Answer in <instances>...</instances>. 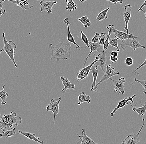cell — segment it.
I'll return each mask as SVG.
<instances>
[{
  "instance_id": "6da1fadb",
  "label": "cell",
  "mask_w": 146,
  "mask_h": 144,
  "mask_svg": "<svg viewBox=\"0 0 146 144\" xmlns=\"http://www.w3.org/2000/svg\"><path fill=\"white\" fill-rule=\"evenodd\" d=\"M49 47L52 52L51 60H56L59 61L71 59V45L70 44L65 43H59L57 45L50 44Z\"/></svg>"
},
{
  "instance_id": "7a4b0ae2",
  "label": "cell",
  "mask_w": 146,
  "mask_h": 144,
  "mask_svg": "<svg viewBox=\"0 0 146 144\" xmlns=\"http://www.w3.org/2000/svg\"><path fill=\"white\" fill-rule=\"evenodd\" d=\"M22 119L17 115L15 112L12 111L9 114H0V130L6 131L12 129L13 125L18 126L22 123Z\"/></svg>"
},
{
  "instance_id": "3957f363",
  "label": "cell",
  "mask_w": 146,
  "mask_h": 144,
  "mask_svg": "<svg viewBox=\"0 0 146 144\" xmlns=\"http://www.w3.org/2000/svg\"><path fill=\"white\" fill-rule=\"evenodd\" d=\"M2 35L3 37L4 46L3 48L1 49L2 52L5 51L8 55L11 60L12 61L15 67L17 68L18 66L15 62L14 58V56L15 55V50L16 49L17 46L13 41L11 40L9 41H7L5 35V32L3 33Z\"/></svg>"
},
{
  "instance_id": "277c9868",
  "label": "cell",
  "mask_w": 146,
  "mask_h": 144,
  "mask_svg": "<svg viewBox=\"0 0 146 144\" xmlns=\"http://www.w3.org/2000/svg\"><path fill=\"white\" fill-rule=\"evenodd\" d=\"M119 45L121 48H122V50L123 51H125L127 48L128 47L132 48L135 51L137 48H140L143 49L145 48V46L141 45L135 38H129V39L124 40L122 41V42L119 44Z\"/></svg>"
},
{
  "instance_id": "5b68a950",
  "label": "cell",
  "mask_w": 146,
  "mask_h": 144,
  "mask_svg": "<svg viewBox=\"0 0 146 144\" xmlns=\"http://www.w3.org/2000/svg\"><path fill=\"white\" fill-rule=\"evenodd\" d=\"M62 100V97H59L57 99H52L50 103L46 106V111H51L53 113L54 118L52 123L54 125L56 118L59 112V103Z\"/></svg>"
},
{
  "instance_id": "8992f818",
  "label": "cell",
  "mask_w": 146,
  "mask_h": 144,
  "mask_svg": "<svg viewBox=\"0 0 146 144\" xmlns=\"http://www.w3.org/2000/svg\"><path fill=\"white\" fill-rule=\"evenodd\" d=\"M108 31H110L114 34L115 37L119 39H120L121 41L129 39V38H138L137 36H135L131 34H127L125 32L120 31L117 30L115 28L114 25H109L106 27Z\"/></svg>"
},
{
  "instance_id": "52a82bcc",
  "label": "cell",
  "mask_w": 146,
  "mask_h": 144,
  "mask_svg": "<svg viewBox=\"0 0 146 144\" xmlns=\"http://www.w3.org/2000/svg\"><path fill=\"white\" fill-rule=\"evenodd\" d=\"M119 72L118 71H115V68L111 66L110 65H108L106 66V70L105 71L104 76L96 86H99L101 83L107 81L114 76H119Z\"/></svg>"
},
{
  "instance_id": "ba28073f",
  "label": "cell",
  "mask_w": 146,
  "mask_h": 144,
  "mask_svg": "<svg viewBox=\"0 0 146 144\" xmlns=\"http://www.w3.org/2000/svg\"><path fill=\"white\" fill-rule=\"evenodd\" d=\"M143 124L139 131L138 133L136 135H129L125 140L122 142V144H137L140 141L139 135L140 132L142 131L143 127L145 125V118L142 117Z\"/></svg>"
},
{
  "instance_id": "9c48e42d",
  "label": "cell",
  "mask_w": 146,
  "mask_h": 144,
  "mask_svg": "<svg viewBox=\"0 0 146 144\" xmlns=\"http://www.w3.org/2000/svg\"><path fill=\"white\" fill-rule=\"evenodd\" d=\"M98 60V56L97 55H96L95 59L91 63H90L88 66L84 67L82 68L81 70H79V73L78 74L77 78L75 79V80H77L78 82L80 80H82L85 79L89 74V72L91 70V68L94 65L96 62Z\"/></svg>"
},
{
  "instance_id": "30bf717a",
  "label": "cell",
  "mask_w": 146,
  "mask_h": 144,
  "mask_svg": "<svg viewBox=\"0 0 146 144\" xmlns=\"http://www.w3.org/2000/svg\"><path fill=\"white\" fill-rule=\"evenodd\" d=\"M110 80H111L113 82L115 88L114 89V92H117V91L119 90V92L117 95L121 94L122 95L125 94V91L124 90V88L125 87V86L124 85V83L125 82L126 79L124 77H121L119 79L117 80L113 79L110 78Z\"/></svg>"
},
{
  "instance_id": "8fae6325",
  "label": "cell",
  "mask_w": 146,
  "mask_h": 144,
  "mask_svg": "<svg viewBox=\"0 0 146 144\" xmlns=\"http://www.w3.org/2000/svg\"><path fill=\"white\" fill-rule=\"evenodd\" d=\"M132 6L130 4H127L125 6V11L123 13V17L125 23V31H126L127 33L130 34L128 30V23L129 20L131 17V13H132Z\"/></svg>"
},
{
  "instance_id": "7c38bea8",
  "label": "cell",
  "mask_w": 146,
  "mask_h": 144,
  "mask_svg": "<svg viewBox=\"0 0 146 144\" xmlns=\"http://www.w3.org/2000/svg\"><path fill=\"white\" fill-rule=\"evenodd\" d=\"M136 94H135V95H133L131 97H125L123 100L120 101L119 102L117 106L113 110L112 112L110 113V115L111 117H113L114 116V114L116 112L118 109L124 108L126 105H127L129 102H132V103H134L133 99L136 96Z\"/></svg>"
},
{
  "instance_id": "4fadbf2b",
  "label": "cell",
  "mask_w": 146,
  "mask_h": 144,
  "mask_svg": "<svg viewBox=\"0 0 146 144\" xmlns=\"http://www.w3.org/2000/svg\"><path fill=\"white\" fill-rule=\"evenodd\" d=\"M57 2L56 1H50L46 0H43L40 1V4L41 5L40 12H42L44 11H46L48 13H52V9L54 5L56 4Z\"/></svg>"
},
{
  "instance_id": "5bb4252c",
  "label": "cell",
  "mask_w": 146,
  "mask_h": 144,
  "mask_svg": "<svg viewBox=\"0 0 146 144\" xmlns=\"http://www.w3.org/2000/svg\"><path fill=\"white\" fill-rule=\"evenodd\" d=\"M89 48L91 50V51H90V53L88 54V56H87L85 60L84 61L83 67H85L88 59L90 57L92 52L94 51H96L98 53H99V54H101L102 53V51H103V49H104V46L100 45L99 43H96V44H93V43H90V42H89Z\"/></svg>"
},
{
  "instance_id": "9a60e30c",
  "label": "cell",
  "mask_w": 146,
  "mask_h": 144,
  "mask_svg": "<svg viewBox=\"0 0 146 144\" xmlns=\"http://www.w3.org/2000/svg\"><path fill=\"white\" fill-rule=\"evenodd\" d=\"M106 54V52H103V53L97 55L98 56V60L93 65L94 66L100 67L102 70L104 72H105V66L107 62Z\"/></svg>"
},
{
  "instance_id": "2e32d148",
  "label": "cell",
  "mask_w": 146,
  "mask_h": 144,
  "mask_svg": "<svg viewBox=\"0 0 146 144\" xmlns=\"http://www.w3.org/2000/svg\"><path fill=\"white\" fill-rule=\"evenodd\" d=\"M64 23L66 24L67 25V29H68V35H67V41H68L69 43H72L73 44L75 45L76 46V48L79 50H81L82 48L80 47V46L78 45V44L76 42L74 37H73L72 33H71V31L70 30V25L71 24L69 23L68 21V18H66L64 20Z\"/></svg>"
},
{
  "instance_id": "e0dca14e",
  "label": "cell",
  "mask_w": 146,
  "mask_h": 144,
  "mask_svg": "<svg viewBox=\"0 0 146 144\" xmlns=\"http://www.w3.org/2000/svg\"><path fill=\"white\" fill-rule=\"evenodd\" d=\"M97 67L96 66H93L91 69L93 77V83L91 85V90L94 91H97L98 90V86L96 85V81L97 78L98 73V69Z\"/></svg>"
},
{
  "instance_id": "ac0fdd59",
  "label": "cell",
  "mask_w": 146,
  "mask_h": 144,
  "mask_svg": "<svg viewBox=\"0 0 146 144\" xmlns=\"http://www.w3.org/2000/svg\"><path fill=\"white\" fill-rule=\"evenodd\" d=\"M14 4H16L18 6H20L23 10H27L33 8V5H30L28 3V0H8Z\"/></svg>"
},
{
  "instance_id": "d6986e66",
  "label": "cell",
  "mask_w": 146,
  "mask_h": 144,
  "mask_svg": "<svg viewBox=\"0 0 146 144\" xmlns=\"http://www.w3.org/2000/svg\"><path fill=\"white\" fill-rule=\"evenodd\" d=\"M61 80L62 82L63 85L64 86V88L62 90V93H64L66 90L69 89H72L75 90V86L74 84H73L71 81H69L67 78H65L64 77L62 76L61 77Z\"/></svg>"
},
{
  "instance_id": "ffe728a7",
  "label": "cell",
  "mask_w": 146,
  "mask_h": 144,
  "mask_svg": "<svg viewBox=\"0 0 146 144\" xmlns=\"http://www.w3.org/2000/svg\"><path fill=\"white\" fill-rule=\"evenodd\" d=\"M77 135L80 139L82 144H98L96 143L91 138L87 135L85 130L84 129L82 130V135L77 134Z\"/></svg>"
},
{
  "instance_id": "44dd1931",
  "label": "cell",
  "mask_w": 146,
  "mask_h": 144,
  "mask_svg": "<svg viewBox=\"0 0 146 144\" xmlns=\"http://www.w3.org/2000/svg\"><path fill=\"white\" fill-rule=\"evenodd\" d=\"M18 133L26 137L28 139L31 140H33L35 141L36 143H39L40 144H45L44 141H41L39 140V138H37L36 137V135L35 134H32L28 132H25V131H22L21 130H19L18 131Z\"/></svg>"
},
{
  "instance_id": "7402d4cb",
  "label": "cell",
  "mask_w": 146,
  "mask_h": 144,
  "mask_svg": "<svg viewBox=\"0 0 146 144\" xmlns=\"http://www.w3.org/2000/svg\"><path fill=\"white\" fill-rule=\"evenodd\" d=\"M137 103V102H136V104L135 106H133L132 105L131 102H129L130 105L132 106V110L133 111L136 112L139 115V116H144L146 112V102L144 105H142L139 108H136Z\"/></svg>"
},
{
  "instance_id": "603a6c76",
  "label": "cell",
  "mask_w": 146,
  "mask_h": 144,
  "mask_svg": "<svg viewBox=\"0 0 146 144\" xmlns=\"http://www.w3.org/2000/svg\"><path fill=\"white\" fill-rule=\"evenodd\" d=\"M78 104L80 105L82 103L89 104L91 102V98L88 95H86L84 92H82L80 93L78 97Z\"/></svg>"
},
{
  "instance_id": "cb8c5ba5",
  "label": "cell",
  "mask_w": 146,
  "mask_h": 144,
  "mask_svg": "<svg viewBox=\"0 0 146 144\" xmlns=\"http://www.w3.org/2000/svg\"><path fill=\"white\" fill-rule=\"evenodd\" d=\"M65 1L67 3L66 10L67 12L74 11L77 9V5L75 3L73 0H65Z\"/></svg>"
},
{
  "instance_id": "d4e9b609",
  "label": "cell",
  "mask_w": 146,
  "mask_h": 144,
  "mask_svg": "<svg viewBox=\"0 0 146 144\" xmlns=\"http://www.w3.org/2000/svg\"><path fill=\"white\" fill-rule=\"evenodd\" d=\"M16 134L15 128L14 127L12 129L6 131H3L2 133H0V138L4 137H10Z\"/></svg>"
},
{
  "instance_id": "484cf974",
  "label": "cell",
  "mask_w": 146,
  "mask_h": 144,
  "mask_svg": "<svg viewBox=\"0 0 146 144\" xmlns=\"http://www.w3.org/2000/svg\"><path fill=\"white\" fill-rule=\"evenodd\" d=\"M110 9V8L109 7L107 8L106 9L100 12L98 15L97 17L96 18V21L98 22L102 20H106L108 18L107 14L108 12L109 11Z\"/></svg>"
},
{
  "instance_id": "4316f807",
  "label": "cell",
  "mask_w": 146,
  "mask_h": 144,
  "mask_svg": "<svg viewBox=\"0 0 146 144\" xmlns=\"http://www.w3.org/2000/svg\"><path fill=\"white\" fill-rule=\"evenodd\" d=\"M5 85H3L2 90L0 91V98L2 100L1 104L2 105L6 104L7 102V98L9 96V94L6 92V89H5Z\"/></svg>"
},
{
  "instance_id": "83f0119b",
  "label": "cell",
  "mask_w": 146,
  "mask_h": 144,
  "mask_svg": "<svg viewBox=\"0 0 146 144\" xmlns=\"http://www.w3.org/2000/svg\"><path fill=\"white\" fill-rule=\"evenodd\" d=\"M77 20L82 23L84 27L86 28H87L91 26V23L87 15L83 16L81 18H77Z\"/></svg>"
},
{
  "instance_id": "f1b7e54d",
  "label": "cell",
  "mask_w": 146,
  "mask_h": 144,
  "mask_svg": "<svg viewBox=\"0 0 146 144\" xmlns=\"http://www.w3.org/2000/svg\"><path fill=\"white\" fill-rule=\"evenodd\" d=\"M119 38L117 37H115V38H110L109 44V45L112 46L116 48H117L116 51L117 52H119L120 49H119L118 45V40Z\"/></svg>"
},
{
  "instance_id": "f546056e",
  "label": "cell",
  "mask_w": 146,
  "mask_h": 144,
  "mask_svg": "<svg viewBox=\"0 0 146 144\" xmlns=\"http://www.w3.org/2000/svg\"><path fill=\"white\" fill-rule=\"evenodd\" d=\"M112 32L111 31H109L108 32V35L107 36L106 38V41L104 43V49H103V51L102 53L103 52H106V50H107L108 48V46L109 45V41L110 38V36L111 35V34L112 33Z\"/></svg>"
},
{
  "instance_id": "4dcf8cb0",
  "label": "cell",
  "mask_w": 146,
  "mask_h": 144,
  "mask_svg": "<svg viewBox=\"0 0 146 144\" xmlns=\"http://www.w3.org/2000/svg\"><path fill=\"white\" fill-rule=\"evenodd\" d=\"M106 32H103L100 34V38H99V44L100 45L104 46V44L106 40Z\"/></svg>"
},
{
  "instance_id": "1f68e13d",
  "label": "cell",
  "mask_w": 146,
  "mask_h": 144,
  "mask_svg": "<svg viewBox=\"0 0 146 144\" xmlns=\"http://www.w3.org/2000/svg\"><path fill=\"white\" fill-rule=\"evenodd\" d=\"M81 38H82V41H83V43H84V44H85V45L86 46L89 48V41H88L87 37L86 35H85V34L83 33V32L82 31L81 32Z\"/></svg>"
},
{
  "instance_id": "d6a6232c",
  "label": "cell",
  "mask_w": 146,
  "mask_h": 144,
  "mask_svg": "<svg viewBox=\"0 0 146 144\" xmlns=\"http://www.w3.org/2000/svg\"><path fill=\"white\" fill-rule=\"evenodd\" d=\"M134 81H135V82H138V83H139L141 84L142 87H143V88H144L143 92H144L145 95H146V80H138L135 78V79H134Z\"/></svg>"
},
{
  "instance_id": "836d02e7",
  "label": "cell",
  "mask_w": 146,
  "mask_h": 144,
  "mask_svg": "<svg viewBox=\"0 0 146 144\" xmlns=\"http://www.w3.org/2000/svg\"><path fill=\"white\" fill-rule=\"evenodd\" d=\"M100 34L98 33H95V35L92 38L90 43H93V44H96L98 43L100 38Z\"/></svg>"
},
{
  "instance_id": "e575fe53",
  "label": "cell",
  "mask_w": 146,
  "mask_h": 144,
  "mask_svg": "<svg viewBox=\"0 0 146 144\" xmlns=\"http://www.w3.org/2000/svg\"><path fill=\"white\" fill-rule=\"evenodd\" d=\"M145 66H146V58L145 60V61L143 62V63H142L141 65H140L135 70H133V72H132V74H134L135 76H136V75H140V73H139V72H137L138 70L139 69L141 68V67Z\"/></svg>"
},
{
  "instance_id": "d590c367",
  "label": "cell",
  "mask_w": 146,
  "mask_h": 144,
  "mask_svg": "<svg viewBox=\"0 0 146 144\" xmlns=\"http://www.w3.org/2000/svg\"><path fill=\"white\" fill-rule=\"evenodd\" d=\"M125 63L127 66H132L134 63L133 59L131 57H127L125 60Z\"/></svg>"
},
{
  "instance_id": "8d00e7d4",
  "label": "cell",
  "mask_w": 146,
  "mask_h": 144,
  "mask_svg": "<svg viewBox=\"0 0 146 144\" xmlns=\"http://www.w3.org/2000/svg\"><path fill=\"white\" fill-rule=\"evenodd\" d=\"M107 1H109L110 2L116 5L117 3H119V4H122L124 0H107Z\"/></svg>"
},
{
  "instance_id": "74e56055",
  "label": "cell",
  "mask_w": 146,
  "mask_h": 144,
  "mask_svg": "<svg viewBox=\"0 0 146 144\" xmlns=\"http://www.w3.org/2000/svg\"><path fill=\"white\" fill-rule=\"evenodd\" d=\"M110 59L111 60L112 63H116L117 61L118 60V58L116 56H111L110 58Z\"/></svg>"
},
{
  "instance_id": "f35d334b",
  "label": "cell",
  "mask_w": 146,
  "mask_h": 144,
  "mask_svg": "<svg viewBox=\"0 0 146 144\" xmlns=\"http://www.w3.org/2000/svg\"><path fill=\"white\" fill-rule=\"evenodd\" d=\"M5 13H6L5 10L3 9L2 7H1V6L0 5V18H1V16L5 14Z\"/></svg>"
},
{
  "instance_id": "ab89813d",
  "label": "cell",
  "mask_w": 146,
  "mask_h": 144,
  "mask_svg": "<svg viewBox=\"0 0 146 144\" xmlns=\"http://www.w3.org/2000/svg\"><path fill=\"white\" fill-rule=\"evenodd\" d=\"M110 55L112 56L117 57L118 55V52L115 51V50H113V51H112V52L110 53Z\"/></svg>"
},
{
  "instance_id": "60d3db41",
  "label": "cell",
  "mask_w": 146,
  "mask_h": 144,
  "mask_svg": "<svg viewBox=\"0 0 146 144\" xmlns=\"http://www.w3.org/2000/svg\"><path fill=\"white\" fill-rule=\"evenodd\" d=\"M146 0H145V1H144V2L143 3V4L141 5V6H140V8H139V9L137 11V12H139L140 11H141V9H142V8H143V7H144V6H146Z\"/></svg>"
},
{
  "instance_id": "b9f144b4",
  "label": "cell",
  "mask_w": 146,
  "mask_h": 144,
  "mask_svg": "<svg viewBox=\"0 0 146 144\" xmlns=\"http://www.w3.org/2000/svg\"><path fill=\"white\" fill-rule=\"evenodd\" d=\"M5 1V0H0V5L1 7H3V3Z\"/></svg>"
},
{
  "instance_id": "7bdbcfd3",
  "label": "cell",
  "mask_w": 146,
  "mask_h": 144,
  "mask_svg": "<svg viewBox=\"0 0 146 144\" xmlns=\"http://www.w3.org/2000/svg\"><path fill=\"white\" fill-rule=\"evenodd\" d=\"M141 11H142V12L144 13V14H145V19L146 20V12H145L143 9H141Z\"/></svg>"
},
{
  "instance_id": "ee69618b",
  "label": "cell",
  "mask_w": 146,
  "mask_h": 144,
  "mask_svg": "<svg viewBox=\"0 0 146 144\" xmlns=\"http://www.w3.org/2000/svg\"><path fill=\"white\" fill-rule=\"evenodd\" d=\"M78 1H79L80 2L83 3L85 1H87V0H78Z\"/></svg>"
},
{
  "instance_id": "f6af8a7d",
  "label": "cell",
  "mask_w": 146,
  "mask_h": 144,
  "mask_svg": "<svg viewBox=\"0 0 146 144\" xmlns=\"http://www.w3.org/2000/svg\"><path fill=\"white\" fill-rule=\"evenodd\" d=\"M76 144H82V143H81V141H78V142H77V143Z\"/></svg>"
},
{
  "instance_id": "bcb514c9",
  "label": "cell",
  "mask_w": 146,
  "mask_h": 144,
  "mask_svg": "<svg viewBox=\"0 0 146 144\" xmlns=\"http://www.w3.org/2000/svg\"><path fill=\"white\" fill-rule=\"evenodd\" d=\"M1 50H0V55H1Z\"/></svg>"
},
{
  "instance_id": "7dc6e473",
  "label": "cell",
  "mask_w": 146,
  "mask_h": 144,
  "mask_svg": "<svg viewBox=\"0 0 146 144\" xmlns=\"http://www.w3.org/2000/svg\"><path fill=\"white\" fill-rule=\"evenodd\" d=\"M38 1H43V0H37Z\"/></svg>"
},
{
  "instance_id": "c3c4849f",
  "label": "cell",
  "mask_w": 146,
  "mask_h": 144,
  "mask_svg": "<svg viewBox=\"0 0 146 144\" xmlns=\"http://www.w3.org/2000/svg\"><path fill=\"white\" fill-rule=\"evenodd\" d=\"M15 1H19V0H15Z\"/></svg>"
},
{
  "instance_id": "681fc988",
  "label": "cell",
  "mask_w": 146,
  "mask_h": 144,
  "mask_svg": "<svg viewBox=\"0 0 146 144\" xmlns=\"http://www.w3.org/2000/svg\"><path fill=\"white\" fill-rule=\"evenodd\" d=\"M37 144H39V143H37Z\"/></svg>"
}]
</instances>
